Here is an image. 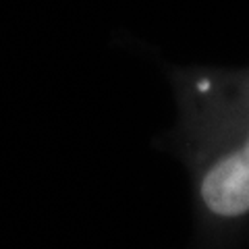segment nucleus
I'll list each match as a JSON object with an SVG mask.
<instances>
[{
	"label": "nucleus",
	"instance_id": "1",
	"mask_svg": "<svg viewBox=\"0 0 249 249\" xmlns=\"http://www.w3.org/2000/svg\"><path fill=\"white\" fill-rule=\"evenodd\" d=\"M208 212L220 218L249 214V133L243 143L214 160L199 181Z\"/></svg>",
	"mask_w": 249,
	"mask_h": 249
}]
</instances>
